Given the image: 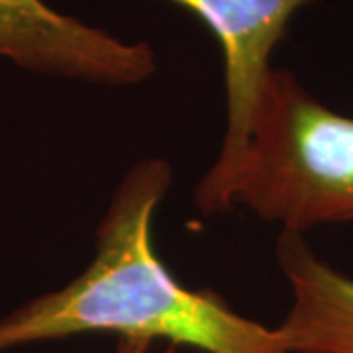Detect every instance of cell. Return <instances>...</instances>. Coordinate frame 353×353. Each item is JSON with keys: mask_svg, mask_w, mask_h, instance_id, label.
<instances>
[{"mask_svg": "<svg viewBox=\"0 0 353 353\" xmlns=\"http://www.w3.org/2000/svg\"><path fill=\"white\" fill-rule=\"evenodd\" d=\"M167 159L134 163L94 234V255L63 289L0 320V352L81 334L165 340L202 353H290L277 328L236 312L210 289H189L155 250L153 224L171 189Z\"/></svg>", "mask_w": 353, "mask_h": 353, "instance_id": "obj_1", "label": "cell"}, {"mask_svg": "<svg viewBox=\"0 0 353 353\" xmlns=\"http://www.w3.org/2000/svg\"><path fill=\"white\" fill-rule=\"evenodd\" d=\"M281 232L353 222V118L334 110L287 69H273L250 138L220 199Z\"/></svg>", "mask_w": 353, "mask_h": 353, "instance_id": "obj_2", "label": "cell"}, {"mask_svg": "<svg viewBox=\"0 0 353 353\" xmlns=\"http://www.w3.org/2000/svg\"><path fill=\"white\" fill-rule=\"evenodd\" d=\"M199 18L214 36L224 59L226 128L214 165L194 189L202 214H220L226 181L250 138L265 83L275 69L271 55L290 20L312 0H163Z\"/></svg>", "mask_w": 353, "mask_h": 353, "instance_id": "obj_3", "label": "cell"}, {"mask_svg": "<svg viewBox=\"0 0 353 353\" xmlns=\"http://www.w3.org/2000/svg\"><path fill=\"white\" fill-rule=\"evenodd\" d=\"M0 59L102 87H134L157 69L148 41L120 38L55 10L46 0H0Z\"/></svg>", "mask_w": 353, "mask_h": 353, "instance_id": "obj_4", "label": "cell"}, {"mask_svg": "<svg viewBox=\"0 0 353 353\" xmlns=\"http://www.w3.org/2000/svg\"><path fill=\"white\" fill-rule=\"evenodd\" d=\"M275 257L290 289L277 330L290 353H353V277L322 259L304 234L279 232Z\"/></svg>", "mask_w": 353, "mask_h": 353, "instance_id": "obj_5", "label": "cell"}, {"mask_svg": "<svg viewBox=\"0 0 353 353\" xmlns=\"http://www.w3.org/2000/svg\"><path fill=\"white\" fill-rule=\"evenodd\" d=\"M153 341L139 340V338H120L116 345V353H150ZM167 353H173L171 350Z\"/></svg>", "mask_w": 353, "mask_h": 353, "instance_id": "obj_6", "label": "cell"}]
</instances>
